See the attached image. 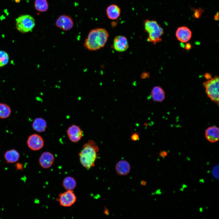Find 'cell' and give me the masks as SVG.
<instances>
[{"instance_id":"obj_6","label":"cell","mask_w":219,"mask_h":219,"mask_svg":"<svg viewBox=\"0 0 219 219\" xmlns=\"http://www.w3.org/2000/svg\"><path fill=\"white\" fill-rule=\"evenodd\" d=\"M58 196L56 200L59 202L61 206L63 207H71L76 202L77 200V197L73 190H67L60 193Z\"/></svg>"},{"instance_id":"obj_9","label":"cell","mask_w":219,"mask_h":219,"mask_svg":"<svg viewBox=\"0 0 219 219\" xmlns=\"http://www.w3.org/2000/svg\"><path fill=\"white\" fill-rule=\"evenodd\" d=\"M56 25L59 28L67 31L73 27L74 23L72 19L70 16L66 15H62L56 20Z\"/></svg>"},{"instance_id":"obj_5","label":"cell","mask_w":219,"mask_h":219,"mask_svg":"<svg viewBox=\"0 0 219 219\" xmlns=\"http://www.w3.org/2000/svg\"><path fill=\"white\" fill-rule=\"evenodd\" d=\"M34 18L28 15L20 16L16 19V26L17 30L22 33L31 31L35 26Z\"/></svg>"},{"instance_id":"obj_28","label":"cell","mask_w":219,"mask_h":219,"mask_svg":"<svg viewBox=\"0 0 219 219\" xmlns=\"http://www.w3.org/2000/svg\"><path fill=\"white\" fill-rule=\"evenodd\" d=\"M191 45L190 43H186L185 45V48L186 50H188L191 49Z\"/></svg>"},{"instance_id":"obj_11","label":"cell","mask_w":219,"mask_h":219,"mask_svg":"<svg viewBox=\"0 0 219 219\" xmlns=\"http://www.w3.org/2000/svg\"><path fill=\"white\" fill-rule=\"evenodd\" d=\"M127 40L125 36L120 35L115 37L114 39L112 47L116 51L123 52L128 48Z\"/></svg>"},{"instance_id":"obj_18","label":"cell","mask_w":219,"mask_h":219,"mask_svg":"<svg viewBox=\"0 0 219 219\" xmlns=\"http://www.w3.org/2000/svg\"><path fill=\"white\" fill-rule=\"evenodd\" d=\"M32 127L35 131L39 132H44L47 127V123L45 120L41 117L36 118L33 122Z\"/></svg>"},{"instance_id":"obj_10","label":"cell","mask_w":219,"mask_h":219,"mask_svg":"<svg viewBox=\"0 0 219 219\" xmlns=\"http://www.w3.org/2000/svg\"><path fill=\"white\" fill-rule=\"evenodd\" d=\"M192 36V32L186 26H182L178 27L176 32V36L179 41L185 43L189 41Z\"/></svg>"},{"instance_id":"obj_27","label":"cell","mask_w":219,"mask_h":219,"mask_svg":"<svg viewBox=\"0 0 219 219\" xmlns=\"http://www.w3.org/2000/svg\"><path fill=\"white\" fill-rule=\"evenodd\" d=\"M204 76L207 80L210 79L212 78L211 75L208 73H206L204 75Z\"/></svg>"},{"instance_id":"obj_30","label":"cell","mask_w":219,"mask_h":219,"mask_svg":"<svg viewBox=\"0 0 219 219\" xmlns=\"http://www.w3.org/2000/svg\"><path fill=\"white\" fill-rule=\"evenodd\" d=\"M141 185H144H144H146V182H145V181H142L141 182Z\"/></svg>"},{"instance_id":"obj_26","label":"cell","mask_w":219,"mask_h":219,"mask_svg":"<svg viewBox=\"0 0 219 219\" xmlns=\"http://www.w3.org/2000/svg\"><path fill=\"white\" fill-rule=\"evenodd\" d=\"M167 155V152L165 151H162L159 153V155L160 157L164 158Z\"/></svg>"},{"instance_id":"obj_16","label":"cell","mask_w":219,"mask_h":219,"mask_svg":"<svg viewBox=\"0 0 219 219\" xmlns=\"http://www.w3.org/2000/svg\"><path fill=\"white\" fill-rule=\"evenodd\" d=\"M20 157L19 152L14 149L7 151L4 155V159L8 163H16L19 160Z\"/></svg>"},{"instance_id":"obj_20","label":"cell","mask_w":219,"mask_h":219,"mask_svg":"<svg viewBox=\"0 0 219 219\" xmlns=\"http://www.w3.org/2000/svg\"><path fill=\"white\" fill-rule=\"evenodd\" d=\"M11 113V109L9 105L5 103H0V118H7L10 116Z\"/></svg>"},{"instance_id":"obj_1","label":"cell","mask_w":219,"mask_h":219,"mask_svg":"<svg viewBox=\"0 0 219 219\" xmlns=\"http://www.w3.org/2000/svg\"><path fill=\"white\" fill-rule=\"evenodd\" d=\"M99 151V148L93 140H89L84 144L78 154L82 165L87 170L94 167L98 158Z\"/></svg>"},{"instance_id":"obj_19","label":"cell","mask_w":219,"mask_h":219,"mask_svg":"<svg viewBox=\"0 0 219 219\" xmlns=\"http://www.w3.org/2000/svg\"><path fill=\"white\" fill-rule=\"evenodd\" d=\"M62 185L67 190H73L76 187V182L73 177L68 176L64 179Z\"/></svg>"},{"instance_id":"obj_3","label":"cell","mask_w":219,"mask_h":219,"mask_svg":"<svg viewBox=\"0 0 219 219\" xmlns=\"http://www.w3.org/2000/svg\"><path fill=\"white\" fill-rule=\"evenodd\" d=\"M145 31L148 33V41L154 44L162 41V36L164 32L163 28L155 20L146 19L144 22Z\"/></svg>"},{"instance_id":"obj_24","label":"cell","mask_w":219,"mask_h":219,"mask_svg":"<svg viewBox=\"0 0 219 219\" xmlns=\"http://www.w3.org/2000/svg\"><path fill=\"white\" fill-rule=\"evenodd\" d=\"M15 167L17 170H22L23 168V165L22 163L17 162L16 164Z\"/></svg>"},{"instance_id":"obj_2","label":"cell","mask_w":219,"mask_h":219,"mask_svg":"<svg viewBox=\"0 0 219 219\" xmlns=\"http://www.w3.org/2000/svg\"><path fill=\"white\" fill-rule=\"evenodd\" d=\"M107 30L102 28H98L91 30L86 39L84 46L89 50L94 51L103 47L109 37Z\"/></svg>"},{"instance_id":"obj_8","label":"cell","mask_w":219,"mask_h":219,"mask_svg":"<svg viewBox=\"0 0 219 219\" xmlns=\"http://www.w3.org/2000/svg\"><path fill=\"white\" fill-rule=\"evenodd\" d=\"M66 133L69 140L74 143L78 142L83 136V132L80 127L75 124L69 127Z\"/></svg>"},{"instance_id":"obj_17","label":"cell","mask_w":219,"mask_h":219,"mask_svg":"<svg viewBox=\"0 0 219 219\" xmlns=\"http://www.w3.org/2000/svg\"><path fill=\"white\" fill-rule=\"evenodd\" d=\"M106 13L108 18L111 20H115L120 16L121 10L120 7L115 4L109 5L106 9Z\"/></svg>"},{"instance_id":"obj_14","label":"cell","mask_w":219,"mask_h":219,"mask_svg":"<svg viewBox=\"0 0 219 219\" xmlns=\"http://www.w3.org/2000/svg\"><path fill=\"white\" fill-rule=\"evenodd\" d=\"M115 169L116 173L120 176H125L130 172V166L129 163L125 160H121L116 164Z\"/></svg>"},{"instance_id":"obj_23","label":"cell","mask_w":219,"mask_h":219,"mask_svg":"<svg viewBox=\"0 0 219 219\" xmlns=\"http://www.w3.org/2000/svg\"><path fill=\"white\" fill-rule=\"evenodd\" d=\"M140 137V134L137 132L132 133L131 137V139L134 141H136L139 140Z\"/></svg>"},{"instance_id":"obj_12","label":"cell","mask_w":219,"mask_h":219,"mask_svg":"<svg viewBox=\"0 0 219 219\" xmlns=\"http://www.w3.org/2000/svg\"><path fill=\"white\" fill-rule=\"evenodd\" d=\"M54 157L51 153L45 151L43 153L39 158V163L41 167L44 169L50 168L54 163Z\"/></svg>"},{"instance_id":"obj_15","label":"cell","mask_w":219,"mask_h":219,"mask_svg":"<svg viewBox=\"0 0 219 219\" xmlns=\"http://www.w3.org/2000/svg\"><path fill=\"white\" fill-rule=\"evenodd\" d=\"M165 92L163 89L159 86L154 87L151 92V96L153 101L156 102H162L165 98Z\"/></svg>"},{"instance_id":"obj_13","label":"cell","mask_w":219,"mask_h":219,"mask_svg":"<svg viewBox=\"0 0 219 219\" xmlns=\"http://www.w3.org/2000/svg\"><path fill=\"white\" fill-rule=\"evenodd\" d=\"M206 138L211 143L218 141L219 140V129L216 126H214L208 127L205 130Z\"/></svg>"},{"instance_id":"obj_29","label":"cell","mask_w":219,"mask_h":219,"mask_svg":"<svg viewBox=\"0 0 219 219\" xmlns=\"http://www.w3.org/2000/svg\"><path fill=\"white\" fill-rule=\"evenodd\" d=\"M149 75L148 73L146 72L144 73V74H142L141 76V78H146L147 77H148Z\"/></svg>"},{"instance_id":"obj_7","label":"cell","mask_w":219,"mask_h":219,"mask_svg":"<svg viewBox=\"0 0 219 219\" xmlns=\"http://www.w3.org/2000/svg\"><path fill=\"white\" fill-rule=\"evenodd\" d=\"M27 144L30 149L36 151L40 150L43 147L44 142L43 138L40 135L33 134L29 137Z\"/></svg>"},{"instance_id":"obj_21","label":"cell","mask_w":219,"mask_h":219,"mask_svg":"<svg viewBox=\"0 0 219 219\" xmlns=\"http://www.w3.org/2000/svg\"><path fill=\"white\" fill-rule=\"evenodd\" d=\"M34 6L37 11L41 12H45L48 9V4L47 0H35Z\"/></svg>"},{"instance_id":"obj_25","label":"cell","mask_w":219,"mask_h":219,"mask_svg":"<svg viewBox=\"0 0 219 219\" xmlns=\"http://www.w3.org/2000/svg\"><path fill=\"white\" fill-rule=\"evenodd\" d=\"M217 168L216 166L213 169V176H214V177L215 178H217V175L218 176V175L217 174H218V169L217 170Z\"/></svg>"},{"instance_id":"obj_4","label":"cell","mask_w":219,"mask_h":219,"mask_svg":"<svg viewBox=\"0 0 219 219\" xmlns=\"http://www.w3.org/2000/svg\"><path fill=\"white\" fill-rule=\"evenodd\" d=\"M205 91L208 97L214 102L219 105V79L215 76L203 83Z\"/></svg>"},{"instance_id":"obj_22","label":"cell","mask_w":219,"mask_h":219,"mask_svg":"<svg viewBox=\"0 0 219 219\" xmlns=\"http://www.w3.org/2000/svg\"><path fill=\"white\" fill-rule=\"evenodd\" d=\"M9 61V56L5 51L0 50V67L7 64Z\"/></svg>"}]
</instances>
